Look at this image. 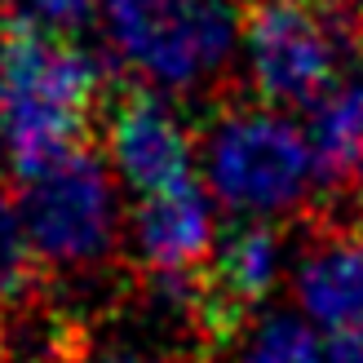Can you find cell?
I'll use <instances>...</instances> for the list:
<instances>
[{
  "mask_svg": "<svg viewBox=\"0 0 363 363\" xmlns=\"http://www.w3.org/2000/svg\"><path fill=\"white\" fill-rule=\"evenodd\" d=\"M35 252L27 244L23 213L9 191H0V323L18 315L23 306H31L35 293Z\"/></svg>",
  "mask_w": 363,
  "mask_h": 363,
  "instance_id": "8fae6325",
  "label": "cell"
},
{
  "mask_svg": "<svg viewBox=\"0 0 363 363\" xmlns=\"http://www.w3.org/2000/svg\"><path fill=\"white\" fill-rule=\"evenodd\" d=\"M0 155H5V147H0Z\"/></svg>",
  "mask_w": 363,
  "mask_h": 363,
  "instance_id": "d6986e66",
  "label": "cell"
},
{
  "mask_svg": "<svg viewBox=\"0 0 363 363\" xmlns=\"http://www.w3.org/2000/svg\"><path fill=\"white\" fill-rule=\"evenodd\" d=\"M102 98V67L80 45L13 27L0 76V147L13 173H40L53 160L80 151Z\"/></svg>",
  "mask_w": 363,
  "mask_h": 363,
  "instance_id": "6da1fadb",
  "label": "cell"
},
{
  "mask_svg": "<svg viewBox=\"0 0 363 363\" xmlns=\"http://www.w3.org/2000/svg\"><path fill=\"white\" fill-rule=\"evenodd\" d=\"M315 186L363 195V80L337 84L311 111Z\"/></svg>",
  "mask_w": 363,
  "mask_h": 363,
  "instance_id": "30bf717a",
  "label": "cell"
},
{
  "mask_svg": "<svg viewBox=\"0 0 363 363\" xmlns=\"http://www.w3.org/2000/svg\"><path fill=\"white\" fill-rule=\"evenodd\" d=\"M0 363H13V359H5V354H0Z\"/></svg>",
  "mask_w": 363,
  "mask_h": 363,
  "instance_id": "ac0fdd59",
  "label": "cell"
},
{
  "mask_svg": "<svg viewBox=\"0 0 363 363\" xmlns=\"http://www.w3.org/2000/svg\"><path fill=\"white\" fill-rule=\"evenodd\" d=\"M106 116H111L106 120L111 164L133 195L147 199L191 177V133L164 98H155L151 89L124 84Z\"/></svg>",
  "mask_w": 363,
  "mask_h": 363,
  "instance_id": "52a82bcc",
  "label": "cell"
},
{
  "mask_svg": "<svg viewBox=\"0 0 363 363\" xmlns=\"http://www.w3.org/2000/svg\"><path fill=\"white\" fill-rule=\"evenodd\" d=\"M9 45H13V27L0 18V76H5V62H9Z\"/></svg>",
  "mask_w": 363,
  "mask_h": 363,
  "instance_id": "2e32d148",
  "label": "cell"
},
{
  "mask_svg": "<svg viewBox=\"0 0 363 363\" xmlns=\"http://www.w3.org/2000/svg\"><path fill=\"white\" fill-rule=\"evenodd\" d=\"M129 240L147 279L195 275L217 244L208 191L195 177H186L160 195H147L129 217Z\"/></svg>",
  "mask_w": 363,
  "mask_h": 363,
  "instance_id": "ba28073f",
  "label": "cell"
},
{
  "mask_svg": "<svg viewBox=\"0 0 363 363\" xmlns=\"http://www.w3.org/2000/svg\"><path fill=\"white\" fill-rule=\"evenodd\" d=\"M84 363H177V359L142 354V350H106V354H98V359H84Z\"/></svg>",
  "mask_w": 363,
  "mask_h": 363,
  "instance_id": "9a60e30c",
  "label": "cell"
},
{
  "mask_svg": "<svg viewBox=\"0 0 363 363\" xmlns=\"http://www.w3.org/2000/svg\"><path fill=\"white\" fill-rule=\"evenodd\" d=\"M323 363H363V323L350 333H337L323 346Z\"/></svg>",
  "mask_w": 363,
  "mask_h": 363,
  "instance_id": "5bb4252c",
  "label": "cell"
},
{
  "mask_svg": "<svg viewBox=\"0 0 363 363\" xmlns=\"http://www.w3.org/2000/svg\"><path fill=\"white\" fill-rule=\"evenodd\" d=\"M235 363H323L315 333L293 315H266L248 333Z\"/></svg>",
  "mask_w": 363,
  "mask_h": 363,
  "instance_id": "7c38bea8",
  "label": "cell"
},
{
  "mask_svg": "<svg viewBox=\"0 0 363 363\" xmlns=\"http://www.w3.org/2000/svg\"><path fill=\"white\" fill-rule=\"evenodd\" d=\"M297 301L319 328L350 333L363 323V222H328L301 252Z\"/></svg>",
  "mask_w": 363,
  "mask_h": 363,
  "instance_id": "9c48e42d",
  "label": "cell"
},
{
  "mask_svg": "<svg viewBox=\"0 0 363 363\" xmlns=\"http://www.w3.org/2000/svg\"><path fill=\"white\" fill-rule=\"evenodd\" d=\"M111 58L155 89L208 84L244 31V0H106Z\"/></svg>",
  "mask_w": 363,
  "mask_h": 363,
  "instance_id": "7a4b0ae2",
  "label": "cell"
},
{
  "mask_svg": "<svg viewBox=\"0 0 363 363\" xmlns=\"http://www.w3.org/2000/svg\"><path fill=\"white\" fill-rule=\"evenodd\" d=\"M204 177L222 208L244 222H270L311 195L315 155L297 124L266 106L226 111L208 133Z\"/></svg>",
  "mask_w": 363,
  "mask_h": 363,
  "instance_id": "277c9868",
  "label": "cell"
},
{
  "mask_svg": "<svg viewBox=\"0 0 363 363\" xmlns=\"http://www.w3.org/2000/svg\"><path fill=\"white\" fill-rule=\"evenodd\" d=\"M106 0H13V18L9 23L18 31L45 35V40H62L76 45V35L94 27V18L102 13Z\"/></svg>",
  "mask_w": 363,
  "mask_h": 363,
  "instance_id": "4fadbf2b",
  "label": "cell"
},
{
  "mask_svg": "<svg viewBox=\"0 0 363 363\" xmlns=\"http://www.w3.org/2000/svg\"><path fill=\"white\" fill-rule=\"evenodd\" d=\"M319 5H328L337 18H341V13H354V9L363 13V0H319Z\"/></svg>",
  "mask_w": 363,
  "mask_h": 363,
  "instance_id": "e0dca14e",
  "label": "cell"
},
{
  "mask_svg": "<svg viewBox=\"0 0 363 363\" xmlns=\"http://www.w3.org/2000/svg\"><path fill=\"white\" fill-rule=\"evenodd\" d=\"M284 235L275 222H240L217 235L208 262L195 270L191 328L208 350L230 346L248 328L252 311L270 297L279 279Z\"/></svg>",
  "mask_w": 363,
  "mask_h": 363,
  "instance_id": "8992f818",
  "label": "cell"
},
{
  "mask_svg": "<svg viewBox=\"0 0 363 363\" xmlns=\"http://www.w3.org/2000/svg\"><path fill=\"white\" fill-rule=\"evenodd\" d=\"M244 67L266 111H315L337 89L346 27L319 0H244Z\"/></svg>",
  "mask_w": 363,
  "mask_h": 363,
  "instance_id": "3957f363",
  "label": "cell"
},
{
  "mask_svg": "<svg viewBox=\"0 0 363 363\" xmlns=\"http://www.w3.org/2000/svg\"><path fill=\"white\" fill-rule=\"evenodd\" d=\"M18 213L35 262L53 270L98 266L111 257L120 235L111 173L89 147L53 160L40 173H27L18 191Z\"/></svg>",
  "mask_w": 363,
  "mask_h": 363,
  "instance_id": "5b68a950",
  "label": "cell"
}]
</instances>
